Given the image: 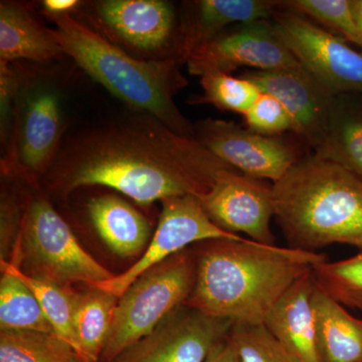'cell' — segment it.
Returning <instances> with one entry per match:
<instances>
[{
	"label": "cell",
	"instance_id": "obj_5",
	"mask_svg": "<svg viewBox=\"0 0 362 362\" xmlns=\"http://www.w3.org/2000/svg\"><path fill=\"white\" fill-rule=\"evenodd\" d=\"M197 252L183 250L143 273L119 298L113 325L99 362H112L147 337L192 294Z\"/></svg>",
	"mask_w": 362,
	"mask_h": 362
},
{
	"label": "cell",
	"instance_id": "obj_3",
	"mask_svg": "<svg viewBox=\"0 0 362 362\" xmlns=\"http://www.w3.org/2000/svg\"><path fill=\"white\" fill-rule=\"evenodd\" d=\"M54 37L80 68L131 110L150 114L185 137L194 138V124L181 113L175 97L187 87L175 58L134 57L73 14H44Z\"/></svg>",
	"mask_w": 362,
	"mask_h": 362
},
{
	"label": "cell",
	"instance_id": "obj_10",
	"mask_svg": "<svg viewBox=\"0 0 362 362\" xmlns=\"http://www.w3.org/2000/svg\"><path fill=\"white\" fill-rule=\"evenodd\" d=\"M90 6V16L114 44L121 42L143 59H177L180 16L171 2L102 0Z\"/></svg>",
	"mask_w": 362,
	"mask_h": 362
},
{
	"label": "cell",
	"instance_id": "obj_32",
	"mask_svg": "<svg viewBox=\"0 0 362 362\" xmlns=\"http://www.w3.org/2000/svg\"><path fill=\"white\" fill-rule=\"evenodd\" d=\"M206 362H242L228 334L211 349Z\"/></svg>",
	"mask_w": 362,
	"mask_h": 362
},
{
	"label": "cell",
	"instance_id": "obj_8",
	"mask_svg": "<svg viewBox=\"0 0 362 362\" xmlns=\"http://www.w3.org/2000/svg\"><path fill=\"white\" fill-rule=\"evenodd\" d=\"M271 21L300 65L333 95L362 94V52L347 40L280 6Z\"/></svg>",
	"mask_w": 362,
	"mask_h": 362
},
{
	"label": "cell",
	"instance_id": "obj_16",
	"mask_svg": "<svg viewBox=\"0 0 362 362\" xmlns=\"http://www.w3.org/2000/svg\"><path fill=\"white\" fill-rule=\"evenodd\" d=\"M181 7L176 58L185 64L197 49L232 26L272 20L279 9V1L195 0L182 2Z\"/></svg>",
	"mask_w": 362,
	"mask_h": 362
},
{
	"label": "cell",
	"instance_id": "obj_34",
	"mask_svg": "<svg viewBox=\"0 0 362 362\" xmlns=\"http://www.w3.org/2000/svg\"><path fill=\"white\" fill-rule=\"evenodd\" d=\"M354 16L362 33V0H351Z\"/></svg>",
	"mask_w": 362,
	"mask_h": 362
},
{
	"label": "cell",
	"instance_id": "obj_4",
	"mask_svg": "<svg viewBox=\"0 0 362 362\" xmlns=\"http://www.w3.org/2000/svg\"><path fill=\"white\" fill-rule=\"evenodd\" d=\"M275 218L289 247L317 252L333 244L362 250V180L315 154L272 183Z\"/></svg>",
	"mask_w": 362,
	"mask_h": 362
},
{
	"label": "cell",
	"instance_id": "obj_25",
	"mask_svg": "<svg viewBox=\"0 0 362 362\" xmlns=\"http://www.w3.org/2000/svg\"><path fill=\"white\" fill-rule=\"evenodd\" d=\"M75 354L68 342L54 334L0 331V362H68Z\"/></svg>",
	"mask_w": 362,
	"mask_h": 362
},
{
	"label": "cell",
	"instance_id": "obj_17",
	"mask_svg": "<svg viewBox=\"0 0 362 362\" xmlns=\"http://www.w3.org/2000/svg\"><path fill=\"white\" fill-rule=\"evenodd\" d=\"M314 286L311 269L276 302L264 321L269 332L299 362H320L312 304Z\"/></svg>",
	"mask_w": 362,
	"mask_h": 362
},
{
	"label": "cell",
	"instance_id": "obj_24",
	"mask_svg": "<svg viewBox=\"0 0 362 362\" xmlns=\"http://www.w3.org/2000/svg\"><path fill=\"white\" fill-rule=\"evenodd\" d=\"M1 271L0 329L32 330L54 334L32 290L11 271L6 269Z\"/></svg>",
	"mask_w": 362,
	"mask_h": 362
},
{
	"label": "cell",
	"instance_id": "obj_14",
	"mask_svg": "<svg viewBox=\"0 0 362 362\" xmlns=\"http://www.w3.org/2000/svg\"><path fill=\"white\" fill-rule=\"evenodd\" d=\"M233 324L185 304L112 362H206L211 349L228 334Z\"/></svg>",
	"mask_w": 362,
	"mask_h": 362
},
{
	"label": "cell",
	"instance_id": "obj_1",
	"mask_svg": "<svg viewBox=\"0 0 362 362\" xmlns=\"http://www.w3.org/2000/svg\"><path fill=\"white\" fill-rule=\"evenodd\" d=\"M226 169L237 170L195 138L133 111L66 137L47 173L59 192L100 185L146 206L180 195L201 197Z\"/></svg>",
	"mask_w": 362,
	"mask_h": 362
},
{
	"label": "cell",
	"instance_id": "obj_33",
	"mask_svg": "<svg viewBox=\"0 0 362 362\" xmlns=\"http://www.w3.org/2000/svg\"><path fill=\"white\" fill-rule=\"evenodd\" d=\"M78 0H44L42 1L44 14H73L82 7Z\"/></svg>",
	"mask_w": 362,
	"mask_h": 362
},
{
	"label": "cell",
	"instance_id": "obj_22",
	"mask_svg": "<svg viewBox=\"0 0 362 362\" xmlns=\"http://www.w3.org/2000/svg\"><path fill=\"white\" fill-rule=\"evenodd\" d=\"M119 298L97 288L78 293L74 309L78 356L86 362H99L108 338Z\"/></svg>",
	"mask_w": 362,
	"mask_h": 362
},
{
	"label": "cell",
	"instance_id": "obj_31",
	"mask_svg": "<svg viewBox=\"0 0 362 362\" xmlns=\"http://www.w3.org/2000/svg\"><path fill=\"white\" fill-rule=\"evenodd\" d=\"M25 75V71L16 68L13 63L0 61V135L6 152L13 132L16 97Z\"/></svg>",
	"mask_w": 362,
	"mask_h": 362
},
{
	"label": "cell",
	"instance_id": "obj_6",
	"mask_svg": "<svg viewBox=\"0 0 362 362\" xmlns=\"http://www.w3.org/2000/svg\"><path fill=\"white\" fill-rule=\"evenodd\" d=\"M16 259L26 275L71 287L87 286L114 277L81 246L70 226L45 197L26 204L23 226L16 245Z\"/></svg>",
	"mask_w": 362,
	"mask_h": 362
},
{
	"label": "cell",
	"instance_id": "obj_23",
	"mask_svg": "<svg viewBox=\"0 0 362 362\" xmlns=\"http://www.w3.org/2000/svg\"><path fill=\"white\" fill-rule=\"evenodd\" d=\"M1 269L11 271L32 290L51 323L54 334L68 342L78 354L77 337L74 328V309L78 292L69 286L30 277L18 266L6 259H1Z\"/></svg>",
	"mask_w": 362,
	"mask_h": 362
},
{
	"label": "cell",
	"instance_id": "obj_9",
	"mask_svg": "<svg viewBox=\"0 0 362 362\" xmlns=\"http://www.w3.org/2000/svg\"><path fill=\"white\" fill-rule=\"evenodd\" d=\"M158 226L140 259L122 274L88 286L120 298L145 272L197 243L211 240L249 239L226 232L209 218L195 195H180L161 202Z\"/></svg>",
	"mask_w": 362,
	"mask_h": 362
},
{
	"label": "cell",
	"instance_id": "obj_28",
	"mask_svg": "<svg viewBox=\"0 0 362 362\" xmlns=\"http://www.w3.org/2000/svg\"><path fill=\"white\" fill-rule=\"evenodd\" d=\"M202 95L195 104H211L220 110L242 114L243 116L256 102L261 90L254 83L230 74H209L201 78Z\"/></svg>",
	"mask_w": 362,
	"mask_h": 362
},
{
	"label": "cell",
	"instance_id": "obj_11",
	"mask_svg": "<svg viewBox=\"0 0 362 362\" xmlns=\"http://www.w3.org/2000/svg\"><path fill=\"white\" fill-rule=\"evenodd\" d=\"M185 64L190 75L201 78L209 74L232 75L242 68L275 71L302 66L279 39L271 20L232 26L197 49Z\"/></svg>",
	"mask_w": 362,
	"mask_h": 362
},
{
	"label": "cell",
	"instance_id": "obj_30",
	"mask_svg": "<svg viewBox=\"0 0 362 362\" xmlns=\"http://www.w3.org/2000/svg\"><path fill=\"white\" fill-rule=\"evenodd\" d=\"M244 119L247 129L258 134L276 137L287 131L293 132L291 117L285 107L277 98L267 93H261Z\"/></svg>",
	"mask_w": 362,
	"mask_h": 362
},
{
	"label": "cell",
	"instance_id": "obj_35",
	"mask_svg": "<svg viewBox=\"0 0 362 362\" xmlns=\"http://www.w3.org/2000/svg\"><path fill=\"white\" fill-rule=\"evenodd\" d=\"M68 362H86L85 361H83L82 358H81L80 356H78L77 354H74L73 356L71 357L70 361Z\"/></svg>",
	"mask_w": 362,
	"mask_h": 362
},
{
	"label": "cell",
	"instance_id": "obj_13",
	"mask_svg": "<svg viewBox=\"0 0 362 362\" xmlns=\"http://www.w3.org/2000/svg\"><path fill=\"white\" fill-rule=\"evenodd\" d=\"M207 216L226 232L245 233L247 239L276 246L271 230L275 218L272 185L226 169L216 175L209 192L197 197Z\"/></svg>",
	"mask_w": 362,
	"mask_h": 362
},
{
	"label": "cell",
	"instance_id": "obj_15",
	"mask_svg": "<svg viewBox=\"0 0 362 362\" xmlns=\"http://www.w3.org/2000/svg\"><path fill=\"white\" fill-rule=\"evenodd\" d=\"M277 98L293 122L295 133L313 151L321 146L327 130L333 95L303 66L284 70L250 71L240 75Z\"/></svg>",
	"mask_w": 362,
	"mask_h": 362
},
{
	"label": "cell",
	"instance_id": "obj_18",
	"mask_svg": "<svg viewBox=\"0 0 362 362\" xmlns=\"http://www.w3.org/2000/svg\"><path fill=\"white\" fill-rule=\"evenodd\" d=\"M65 56L54 35L37 20L30 4L16 1L0 4V61L47 63Z\"/></svg>",
	"mask_w": 362,
	"mask_h": 362
},
{
	"label": "cell",
	"instance_id": "obj_12",
	"mask_svg": "<svg viewBox=\"0 0 362 362\" xmlns=\"http://www.w3.org/2000/svg\"><path fill=\"white\" fill-rule=\"evenodd\" d=\"M194 138L243 175L272 183L280 180L302 158L299 150L280 136L258 134L233 121H199L194 124Z\"/></svg>",
	"mask_w": 362,
	"mask_h": 362
},
{
	"label": "cell",
	"instance_id": "obj_29",
	"mask_svg": "<svg viewBox=\"0 0 362 362\" xmlns=\"http://www.w3.org/2000/svg\"><path fill=\"white\" fill-rule=\"evenodd\" d=\"M228 337L242 362H299L264 324H233Z\"/></svg>",
	"mask_w": 362,
	"mask_h": 362
},
{
	"label": "cell",
	"instance_id": "obj_21",
	"mask_svg": "<svg viewBox=\"0 0 362 362\" xmlns=\"http://www.w3.org/2000/svg\"><path fill=\"white\" fill-rule=\"evenodd\" d=\"M313 154L362 180V94L334 97L325 138Z\"/></svg>",
	"mask_w": 362,
	"mask_h": 362
},
{
	"label": "cell",
	"instance_id": "obj_7",
	"mask_svg": "<svg viewBox=\"0 0 362 362\" xmlns=\"http://www.w3.org/2000/svg\"><path fill=\"white\" fill-rule=\"evenodd\" d=\"M66 124L61 92L25 75L14 107L13 132L2 157L6 175L35 180L45 175L58 156Z\"/></svg>",
	"mask_w": 362,
	"mask_h": 362
},
{
	"label": "cell",
	"instance_id": "obj_20",
	"mask_svg": "<svg viewBox=\"0 0 362 362\" xmlns=\"http://www.w3.org/2000/svg\"><path fill=\"white\" fill-rule=\"evenodd\" d=\"M88 213L105 244L123 258L136 256L148 247L151 225L129 202L114 194L93 197Z\"/></svg>",
	"mask_w": 362,
	"mask_h": 362
},
{
	"label": "cell",
	"instance_id": "obj_2",
	"mask_svg": "<svg viewBox=\"0 0 362 362\" xmlns=\"http://www.w3.org/2000/svg\"><path fill=\"white\" fill-rule=\"evenodd\" d=\"M197 252V277L185 305L235 324H264L276 302L312 267L327 261L320 252L254 240H211Z\"/></svg>",
	"mask_w": 362,
	"mask_h": 362
},
{
	"label": "cell",
	"instance_id": "obj_19",
	"mask_svg": "<svg viewBox=\"0 0 362 362\" xmlns=\"http://www.w3.org/2000/svg\"><path fill=\"white\" fill-rule=\"evenodd\" d=\"M312 304L320 362H362V319L350 314L316 282Z\"/></svg>",
	"mask_w": 362,
	"mask_h": 362
},
{
	"label": "cell",
	"instance_id": "obj_27",
	"mask_svg": "<svg viewBox=\"0 0 362 362\" xmlns=\"http://www.w3.org/2000/svg\"><path fill=\"white\" fill-rule=\"evenodd\" d=\"M315 282L347 308L362 311V250L351 258L312 267Z\"/></svg>",
	"mask_w": 362,
	"mask_h": 362
},
{
	"label": "cell",
	"instance_id": "obj_26",
	"mask_svg": "<svg viewBox=\"0 0 362 362\" xmlns=\"http://www.w3.org/2000/svg\"><path fill=\"white\" fill-rule=\"evenodd\" d=\"M279 6L320 23L329 28L331 33L362 49V33L354 16L351 0H284L279 1Z\"/></svg>",
	"mask_w": 362,
	"mask_h": 362
}]
</instances>
